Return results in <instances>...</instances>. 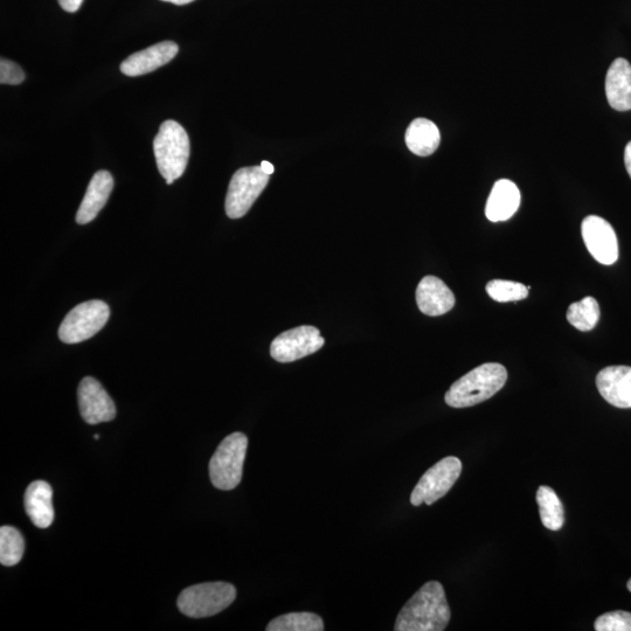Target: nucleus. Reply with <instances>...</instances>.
Returning <instances> with one entry per match:
<instances>
[{"instance_id": "25", "label": "nucleus", "mask_w": 631, "mask_h": 631, "mask_svg": "<svg viewBox=\"0 0 631 631\" xmlns=\"http://www.w3.org/2000/svg\"><path fill=\"white\" fill-rule=\"evenodd\" d=\"M596 631H631V613L617 612L603 614L596 619Z\"/></svg>"}, {"instance_id": "30", "label": "nucleus", "mask_w": 631, "mask_h": 631, "mask_svg": "<svg viewBox=\"0 0 631 631\" xmlns=\"http://www.w3.org/2000/svg\"><path fill=\"white\" fill-rule=\"evenodd\" d=\"M162 2L171 3L175 5H186L194 2V0H162Z\"/></svg>"}, {"instance_id": "18", "label": "nucleus", "mask_w": 631, "mask_h": 631, "mask_svg": "<svg viewBox=\"0 0 631 631\" xmlns=\"http://www.w3.org/2000/svg\"><path fill=\"white\" fill-rule=\"evenodd\" d=\"M520 191L511 180L501 179L492 187L485 214L492 223L506 221L515 216L520 206Z\"/></svg>"}, {"instance_id": "21", "label": "nucleus", "mask_w": 631, "mask_h": 631, "mask_svg": "<svg viewBox=\"0 0 631 631\" xmlns=\"http://www.w3.org/2000/svg\"><path fill=\"white\" fill-rule=\"evenodd\" d=\"M600 320V307L594 297L587 296L584 300L573 303L567 310V321L575 329L582 332L591 331Z\"/></svg>"}, {"instance_id": "22", "label": "nucleus", "mask_w": 631, "mask_h": 631, "mask_svg": "<svg viewBox=\"0 0 631 631\" xmlns=\"http://www.w3.org/2000/svg\"><path fill=\"white\" fill-rule=\"evenodd\" d=\"M267 631H323L321 616L314 613H290L276 617L267 626Z\"/></svg>"}, {"instance_id": "26", "label": "nucleus", "mask_w": 631, "mask_h": 631, "mask_svg": "<svg viewBox=\"0 0 631 631\" xmlns=\"http://www.w3.org/2000/svg\"><path fill=\"white\" fill-rule=\"evenodd\" d=\"M24 80V71L15 62L5 59L0 61V82L2 85H20Z\"/></svg>"}, {"instance_id": "12", "label": "nucleus", "mask_w": 631, "mask_h": 631, "mask_svg": "<svg viewBox=\"0 0 631 631\" xmlns=\"http://www.w3.org/2000/svg\"><path fill=\"white\" fill-rule=\"evenodd\" d=\"M596 387L608 404L631 408V367L609 366L596 377Z\"/></svg>"}, {"instance_id": "2", "label": "nucleus", "mask_w": 631, "mask_h": 631, "mask_svg": "<svg viewBox=\"0 0 631 631\" xmlns=\"http://www.w3.org/2000/svg\"><path fill=\"white\" fill-rule=\"evenodd\" d=\"M506 380L508 371L503 365L483 364L455 381L446 393V404L453 408L476 406L501 391Z\"/></svg>"}, {"instance_id": "1", "label": "nucleus", "mask_w": 631, "mask_h": 631, "mask_svg": "<svg viewBox=\"0 0 631 631\" xmlns=\"http://www.w3.org/2000/svg\"><path fill=\"white\" fill-rule=\"evenodd\" d=\"M450 616L445 588L438 581H429L401 609L394 630L442 631Z\"/></svg>"}, {"instance_id": "28", "label": "nucleus", "mask_w": 631, "mask_h": 631, "mask_svg": "<svg viewBox=\"0 0 631 631\" xmlns=\"http://www.w3.org/2000/svg\"><path fill=\"white\" fill-rule=\"evenodd\" d=\"M624 164L631 178V142L627 144L626 150H624Z\"/></svg>"}, {"instance_id": "4", "label": "nucleus", "mask_w": 631, "mask_h": 631, "mask_svg": "<svg viewBox=\"0 0 631 631\" xmlns=\"http://www.w3.org/2000/svg\"><path fill=\"white\" fill-rule=\"evenodd\" d=\"M235 598L237 589L228 582H206L184 589L177 605L180 613L193 619H203L223 612Z\"/></svg>"}, {"instance_id": "15", "label": "nucleus", "mask_w": 631, "mask_h": 631, "mask_svg": "<svg viewBox=\"0 0 631 631\" xmlns=\"http://www.w3.org/2000/svg\"><path fill=\"white\" fill-rule=\"evenodd\" d=\"M114 189V179L108 171L96 172L88 185L85 198H83L78 214H76V223L86 225L99 216L102 208L106 206L107 201Z\"/></svg>"}, {"instance_id": "5", "label": "nucleus", "mask_w": 631, "mask_h": 631, "mask_svg": "<svg viewBox=\"0 0 631 631\" xmlns=\"http://www.w3.org/2000/svg\"><path fill=\"white\" fill-rule=\"evenodd\" d=\"M248 448L245 434L233 433L220 443L210 461L211 482L217 489L233 490L242 480Z\"/></svg>"}, {"instance_id": "31", "label": "nucleus", "mask_w": 631, "mask_h": 631, "mask_svg": "<svg viewBox=\"0 0 631 631\" xmlns=\"http://www.w3.org/2000/svg\"><path fill=\"white\" fill-rule=\"evenodd\" d=\"M629 592L631 593V579L628 581V585H627Z\"/></svg>"}, {"instance_id": "14", "label": "nucleus", "mask_w": 631, "mask_h": 631, "mask_svg": "<svg viewBox=\"0 0 631 631\" xmlns=\"http://www.w3.org/2000/svg\"><path fill=\"white\" fill-rule=\"evenodd\" d=\"M179 47L173 41H163L147 48V50L137 52L121 65V72L127 76H141L156 71L176 57Z\"/></svg>"}, {"instance_id": "8", "label": "nucleus", "mask_w": 631, "mask_h": 631, "mask_svg": "<svg viewBox=\"0 0 631 631\" xmlns=\"http://www.w3.org/2000/svg\"><path fill=\"white\" fill-rule=\"evenodd\" d=\"M462 473V462L455 456H448L436 463L414 488L411 495V503L414 506L421 504L432 505L445 497Z\"/></svg>"}, {"instance_id": "24", "label": "nucleus", "mask_w": 631, "mask_h": 631, "mask_svg": "<svg viewBox=\"0 0 631 631\" xmlns=\"http://www.w3.org/2000/svg\"><path fill=\"white\" fill-rule=\"evenodd\" d=\"M487 293L496 302H516L528 297L529 288L522 283L494 280L487 284Z\"/></svg>"}, {"instance_id": "7", "label": "nucleus", "mask_w": 631, "mask_h": 631, "mask_svg": "<svg viewBox=\"0 0 631 631\" xmlns=\"http://www.w3.org/2000/svg\"><path fill=\"white\" fill-rule=\"evenodd\" d=\"M269 177L261 166L242 168L235 172L226 197L225 206L228 218L245 217L256 199L266 189Z\"/></svg>"}, {"instance_id": "16", "label": "nucleus", "mask_w": 631, "mask_h": 631, "mask_svg": "<svg viewBox=\"0 0 631 631\" xmlns=\"http://www.w3.org/2000/svg\"><path fill=\"white\" fill-rule=\"evenodd\" d=\"M606 96L610 107L617 112L631 110V65L619 58L610 65L606 76Z\"/></svg>"}, {"instance_id": "19", "label": "nucleus", "mask_w": 631, "mask_h": 631, "mask_svg": "<svg viewBox=\"0 0 631 631\" xmlns=\"http://www.w3.org/2000/svg\"><path fill=\"white\" fill-rule=\"evenodd\" d=\"M406 144L414 155L427 157L434 154L438 150L441 135L436 124L427 119H416L406 131Z\"/></svg>"}, {"instance_id": "3", "label": "nucleus", "mask_w": 631, "mask_h": 631, "mask_svg": "<svg viewBox=\"0 0 631 631\" xmlns=\"http://www.w3.org/2000/svg\"><path fill=\"white\" fill-rule=\"evenodd\" d=\"M190 138L176 121H165L154 141L157 168L166 184L182 177L190 158Z\"/></svg>"}, {"instance_id": "23", "label": "nucleus", "mask_w": 631, "mask_h": 631, "mask_svg": "<svg viewBox=\"0 0 631 631\" xmlns=\"http://www.w3.org/2000/svg\"><path fill=\"white\" fill-rule=\"evenodd\" d=\"M25 543L22 533L12 526H2L0 529V563L6 567L19 564L23 559Z\"/></svg>"}, {"instance_id": "13", "label": "nucleus", "mask_w": 631, "mask_h": 631, "mask_svg": "<svg viewBox=\"0 0 631 631\" xmlns=\"http://www.w3.org/2000/svg\"><path fill=\"white\" fill-rule=\"evenodd\" d=\"M416 303L422 314L442 316L454 308L455 296L439 277L426 276L416 288Z\"/></svg>"}, {"instance_id": "11", "label": "nucleus", "mask_w": 631, "mask_h": 631, "mask_svg": "<svg viewBox=\"0 0 631 631\" xmlns=\"http://www.w3.org/2000/svg\"><path fill=\"white\" fill-rule=\"evenodd\" d=\"M80 413L89 425H99L115 419L116 407L112 398L96 379H82L79 391Z\"/></svg>"}, {"instance_id": "6", "label": "nucleus", "mask_w": 631, "mask_h": 631, "mask_svg": "<svg viewBox=\"0 0 631 631\" xmlns=\"http://www.w3.org/2000/svg\"><path fill=\"white\" fill-rule=\"evenodd\" d=\"M110 316L107 303L94 300L76 305L59 328V338L66 344H78L103 329Z\"/></svg>"}, {"instance_id": "20", "label": "nucleus", "mask_w": 631, "mask_h": 631, "mask_svg": "<svg viewBox=\"0 0 631 631\" xmlns=\"http://www.w3.org/2000/svg\"><path fill=\"white\" fill-rule=\"evenodd\" d=\"M540 519L546 529L559 531L565 523L564 506L561 504L556 491L546 485H542L537 492Z\"/></svg>"}, {"instance_id": "17", "label": "nucleus", "mask_w": 631, "mask_h": 631, "mask_svg": "<svg viewBox=\"0 0 631 631\" xmlns=\"http://www.w3.org/2000/svg\"><path fill=\"white\" fill-rule=\"evenodd\" d=\"M25 510L31 522L39 529H47L54 520L53 490L45 481H36L25 492Z\"/></svg>"}, {"instance_id": "9", "label": "nucleus", "mask_w": 631, "mask_h": 631, "mask_svg": "<svg viewBox=\"0 0 631 631\" xmlns=\"http://www.w3.org/2000/svg\"><path fill=\"white\" fill-rule=\"evenodd\" d=\"M324 344L320 330L303 325L277 336L270 346V355L279 363L296 362L320 351Z\"/></svg>"}, {"instance_id": "27", "label": "nucleus", "mask_w": 631, "mask_h": 631, "mask_svg": "<svg viewBox=\"0 0 631 631\" xmlns=\"http://www.w3.org/2000/svg\"><path fill=\"white\" fill-rule=\"evenodd\" d=\"M83 0H59V4L66 12L74 13L81 8Z\"/></svg>"}, {"instance_id": "29", "label": "nucleus", "mask_w": 631, "mask_h": 631, "mask_svg": "<svg viewBox=\"0 0 631 631\" xmlns=\"http://www.w3.org/2000/svg\"><path fill=\"white\" fill-rule=\"evenodd\" d=\"M260 166H261L262 170L267 173V175H269V176L273 175L275 169H274V165L272 163L263 161Z\"/></svg>"}, {"instance_id": "10", "label": "nucleus", "mask_w": 631, "mask_h": 631, "mask_svg": "<svg viewBox=\"0 0 631 631\" xmlns=\"http://www.w3.org/2000/svg\"><path fill=\"white\" fill-rule=\"evenodd\" d=\"M582 238L593 258L612 266L619 259V242L612 225L598 216H589L581 225Z\"/></svg>"}, {"instance_id": "32", "label": "nucleus", "mask_w": 631, "mask_h": 631, "mask_svg": "<svg viewBox=\"0 0 631 631\" xmlns=\"http://www.w3.org/2000/svg\"><path fill=\"white\" fill-rule=\"evenodd\" d=\"M94 438H95L96 440H99V439H100V435H95V436H94Z\"/></svg>"}]
</instances>
